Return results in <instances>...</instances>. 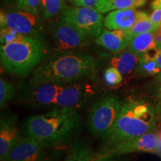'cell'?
Instances as JSON below:
<instances>
[{
	"instance_id": "1",
	"label": "cell",
	"mask_w": 161,
	"mask_h": 161,
	"mask_svg": "<svg viewBox=\"0 0 161 161\" xmlns=\"http://www.w3.org/2000/svg\"><path fill=\"white\" fill-rule=\"evenodd\" d=\"M97 65L91 55L60 51L34 70L29 84L52 82L66 84L93 77Z\"/></svg>"
},
{
	"instance_id": "2",
	"label": "cell",
	"mask_w": 161,
	"mask_h": 161,
	"mask_svg": "<svg viewBox=\"0 0 161 161\" xmlns=\"http://www.w3.org/2000/svg\"><path fill=\"white\" fill-rule=\"evenodd\" d=\"M80 125L75 108H59L26 121L28 135L46 144L58 143L71 135Z\"/></svg>"
},
{
	"instance_id": "3",
	"label": "cell",
	"mask_w": 161,
	"mask_h": 161,
	"mask_svg": "<svg viewBox=\"0 0 161 161\" xmlns=\"http://www.w3.org/2000/svg\"><path fill=\"white\" fill-rule=\"evenodd\" d=\"M155 122V116L149 104L139 101L125 103L106 138L108 147L152 132Z\"/></svg>"
},
{
	"instance_id": "4",
	"label": "cell",
	"mask_w": 161,
	"mask_h": 161,
	"mask_svg": "<svg viewBox=\"0 0 161 161\" xmlns=\"http://www.w3.org/2000/svg\"><path fill=\"white\" fill-rule=\"evenodd\" d=\"M48 52L47 46L40 38L25 36L18 41L1 44V64L12 75H27L43 63Z\"/></svg>"
},
{
	"instance_id": "5",
	"label": "cell",
	"mask_w": 161,
	"mask_h": 161,
	"mask_svg": "<svg viewBox=\"0 0 161 161\" xmlns=\"http://www.w3.org/2000/svg\"><path fill=\"white\" fill-rule=\"evenodd\" d=\"M120 101L116 96H108L92 105L88 115L90 132L98 137L106 139L120 111Z\"/></svg>"
},
{
	"instance_id": "6",
	"label": "cell",
	"mask_w": 161,
	"mask_h": 161,
	"mask_svg": "<svg viewBox=\"0 0 161 161\" xmlns=\"http://www.w3.org/2000/svg\"><path fill=\"white\" fill-rule=\"evenodd\" d=\"M60 18L90 37H97L104 26V18L96 8L66 6Z\"/></svg>"
},
{
	"instance_id": "7",
	"label": "cell",
	"mask_w": 161,
	"mask_h": 161,
	"mask_svg": "<svg viewBox=\"0 0 161 161\" xmlns=\"http://www.w3.org/2000/svg\"><path fill=\"white\" fill-rule=\"evenodd\" d=\"M0 25L1 28H11L21 35L36 38H40L42 31L38 16L17 8L1 11Z\"/></svg>"
},
{
	"instance_id": "8",
	"label": "cell",
	"mask_w": 161,
	"mask_h": 161,
	"mask_svg": "<svg viewBox=\"0 0 161 161\" xmlns=\"http://www.w3.org/2000/svg\"><path fill=\"white\" fill-rule=\"evenodd\" d=\"M134 152L157 153V134L154 132H148L137 137L122 141L113 145L102 152L98 157L113 156L116 157L122 154Z\"/></svg>"
},
{
	"instance_id": "9",
	"label": "cell",
	"mask_w": 161,
	"mask_h": 161,
	"mask_svg": "<svg viewBox=\"0 0 161 161\" xmlns=\"http://www.w3.org/2000/svg\"><path fill=\"white\" fill-rule=\"evenodd\" d=\"M53 37L60 51L69 52L81 49L87 44L88 36L61 19L54 25Z\"/></svg>"
},
{
	"instance_id": "10",
	"label": "cell",
	"mask_w": 161,
	"mask_h": 161,
	"mask_svg": "<svg viewBox=\"0 0 161 161\" xmlns=\"http://www.w3.org/2000/svg\"><path fill=\"white\" fill-rule=\"evenodd\" d=\"M46 145L43 141L29 135L20 138L4 161H38L43 159Z\"/></svg>"
},
{
	"instance_id": "11",
	"label": "cell",
	"mask_w": 161,
	"mask_h": 161,
	"mask_svg": "<svg viewBox=\"0 0 161 161\" xmlns=\"http://www.w3.org/2000/svg\"><path fill=\"white\" fill-rule=\"evenodd\" d=\"M66 84L43 82L29 84L25 90V98L29 103L37 105H52L58 94Z\"/></svg>"
},
{
	"instance_id": "12",
	"label": "cell",
	"mask_w": 161,
	"mask_h": 161,
	"mask_svg": "<svg viewBox=\"0 0 161 161\" xmlns=\"http://www.w3.org/2000/svg\"><path fill=\"white\" fill-rule=\"evenodd\" d=\"M20 139L14 114H3L0 121V161L5 160L10 151Z\"/></svg>"
},
{
	"instance_id": "13",
	"label": "cell",
	"mask_w": 161,
	"mask_h": 161,
	"mask_svg": "<svg viewBox=\"0 0 161 161\" xmlns=\"http://www.w3.org/2000/svg\"><path fill=\"white\" fill-rule=\"evenodd\" d=\"M130 39L126 31L102 29L96 38V43L108 51L118 53L129 46Z\"/></svg>"
},
{
	"instance_id": "14",
	"label": "cell",
	"mask_w": 161,
	"mask_h": 161,
	"mask_svg": "<svg viewBox=\"0 0 161 161\" xmlns=\"http://www.w3.org/2000/svg\"><path fill=\"white\" fill-rule=\"evenodd\" d=\"M139 11L136 9H120L112 11L104 19V26L109 30L128 31L135 24Z\"/></svg>"
},
{
	"instance_id": "15",
	"label": "cell",
	"mask_w": 161,
	"mask_h": 161,
	"mask_svg": "<svg viewBox=\"0 0 161 161\" xmlns=\"http://www.w3.org/2000/svg\"><path fill=\"white\" fill-rule=\"evenodd\" d=\"M87 90L81 84L65 85L58 94L52 106L59 108H75L86 99Z\"/></svg>"
},
{
	"instance_id": "16",
	"label": "cell",
	"mask_w": 161,
	"mask_h": 161,
	"mask_svg": "<svg viewBox=\"0 0 161 161\" xmlns=\"http://www.w3.org/2000/svg\"><path fill=\"white\" fill-rule=\"evenodd\" d=\"M128 49L139 58L158 51L154 41V31L137 35L130 39Z\"/></svg>"
},
{
	"instance_id": "17",
	"label": "cell",
	"mask_w": 161,
	"mask_h": 161,
	"mask_svg": "<svg viewBox=\"0 0 161 161\" xmlns=\"http://www.w3.org/2000/svg\"><path fill=\"white\" fill-rule=\"evenodd\" d=\"M116 54L110 59V66L118 69L122 75L129 74L136 69L140 58L129 49Z\"/></svg>"
},
{
	"instance_id": "18",
	"label": "cell",
	"mask_w": 161,
	"mask_h": 161,
	"mask_svg": "<svg viewBox=\"0 0 161 161\" xmlns=\"http://www.w3.org/2000/svg\"><path fill=\"white\" fill-rule=\"evenodd\" d=\"M146 3V0H100L96 8L102 14L115 10L136 9Z\"/></svg>"
},
{
	"instance_id": "19",
	"label": "cell",
	"mask_w": 161,
	"mask_h": 161,
	"mask_svg": "<svg viewBox=\"0 0 161 161\" xmlns=\"http://www.w3.org/2000/svg\"><path fill=\"white\" fill-rule=\"evenodd\" d=\"M157 52L147 54L140 58L135 69L139 75L142 76H154L158 75L161 72V69L159 67L154 58Z\"/></svg>"
},
{
	"instance_id": "20",
	"label": "cell",
	"mask_w": 161,
	"mask_h": 161,
	"mask_svg": "<svg viewBox=\"0 0 161 161\" xmlns=\"http://www.w3.org/2000/svg\"><path fill=\"white\" fill-rule=\"evenodd\" d=\"M158 25L152 23L150 19V16L146 12L139 11L138 19L134 25L128 31H126L128 37L131 39L134 36L146 32H153L157 29Z\"/></svg>"
},
{
	"instance_id": "21",
	"label": "cell",
	"mask_w": 161,
	"mask_h": 161,
	"mask_svg": "<svg viewBox=\"0 0 161 161\" xmlns=\"http://www.w3.org/2000/svg\"><path fill=\"white\" fill-rule=\"evenodd\" d=\"M65 7L64 0H40L42 17L46 20L61 13Z\"/></svg>"
},
{
	"instance_id": "22",
	"label": "cell",
	"mask_w": 161,
	"mask_h": 161,
	"mask_svg": "<svg viewBox=\"0 0 161 161\" xmlns=\"http://www.w3.org/2000/svg\"><path fill=\"white\" fill-rule=\"evenodd\" d=\"M92 153L90 147L84 144L74 146L64 161H92Z\"/></svg>"
},
{
	"instance_id": "23",
	"label": "cell",
	"mask_w": 161,
	"mask_h": 161,
	"mask_svg": "<svg viewBox=\"0 0 161 161\" xmlns=\"http://www.w3.org/2000/svg\"><path fill=\"white\" fill-rule=\"evenodd\" d=\"M16 96V90L13 84L3 78L0 80V106L3 108Z\"/></svg>"
},
{
	"instance_id": "24",
	"label": "cell",
	"mask_w": 161,
	"mask_h": 161,
	"mask_svg": "<svg viewBox=\"0 0 161 161\" xmlns=\"http://www.w3.org/2000/svg\"><path fill=\"white\" fill-rule=\"evenodd\" d=\"M16 8L38 16L40 10V0H17Z\"/></svg>"
},
{
	"instance_id": "25",
	"label": "cell",
	"mask_w": 161,
	"mask_h": 161,
	"mask_svg": "<svg viewBox=\"0 0 161 161\" xmlns=\"http://www.w3.org/2000/svg\"><path fill=\"white\" fill-rule=\"evenodd\" d=\"M25 35H21L19 32L8 27L1 28L0 31V42L1 44H7L23 39Z\"/></svg>"
},
{
	"instance_id": "26",
	"label": "cell",
	"mask_w": 161,
	"mask_h": 161,
	"mask_svg": "<svg viewBox=\"0 0 161 161\" xmlns=\"http://www.w3.org/2000/svg\"><path fill=\"white\" fill-rule=\"evenodd\" d=\"M104 80L105 83L109 86L117 85L122 82V74L116 68L111 66L104 71Z\"/></svg>"
},
{
	"instance_id": "27",
	"label": "cell",
	"mask_w": 161,
	"mask_h": 161,
	"mask_svg": "<svg viewBox=\"0 0 161 161\" xmlns=\"http://www.w3.org/2000/svg\"><path fill=\"white\" fill-rule=\"evenodd\" d=\"M100 0H69V2L75 6L96 8Z\"/></svg>"
},
{
	"instance_id": "28",
	"label": "cell",
	"mask_w": 161,
	"mask_h": 161,
	"mask_svg": "<svg viewBox=\"0 0 161 161\" xmlns=\"http://www.w3.org/2000/svg\"><path fill=\"white\" fill-rule=\"evenodd\" d=\"M150 19L152 20V23L155 25H159L161 24V8L154 9L152 12V14L150 15Z\"/></svg>"
},
{
	"instance_id": "29",
	"label": "cell",
	"mask_w": 161,
	"mask_h": 161,
	"mask_svg": "<svg viewBox=\"0 0 161 161\" xmlns=\"http://www.w3.org/2000/svg\"><path fill=\"white\" fill-rule=\"evenodd\" d=\"M154 35L157 49L161 50V24L158 25L157 29L154 31Z\"/></svg>"
},
{
	"instance_id": "30",
	"label": "cell",
	"mask_w": 161,
	"mask_h": 161,
	"mask_svg": "<svg viewBox=\"0 0 161 161\" xmlns=\"http://www.w3.org/2000/svg\"><path fill=\"white\" fill-rule=\"evenodd\" d=\"M157 134V153L160 157H161V128L158 132L156 133Z\"/></svg>"
},
{
	"instance_id": "31",
	"label": "cell",
	"mask_w": 161,
	"mask_h": 161,
	"mask_svg": "<svg viewBox=\"0 0 161 161\" xmlns=\"http://www.w3.org/2000/svg\"><path fill=\"white\" fill-rule=\"evenodd\" d=\"M92 161H118L117 159L115 158V157L113 156H104V157H98L93 159Z\"/></svg>"
},
{
	"instance_id": "32",
	"label": "cell",
	"mask_w": 161,
	"mask_h": 161,
	"mask_svg": "<svg viewBox=\"0 0 161 161\" xmlns=\"http://www.w3.org/2000/svg\"><path fill=\"white\" fill-rule=\"evenodd\" d=\"M151 7L153 10L161 8V0H153L152 4H151Z\"/></svg>"
},
{
	"instance_id": "33",
	"label": "cell",
	"mask_w": 161,
	"mask_h": 161,
	"mask_svg": "<svg viewBox=\"0 0 161 161\" xmlns=\"http://www.w3.org/2000/svg\"><path fill=\"white\" fill-rule=\"evenodd\" d=\"M154 58H155V60L158 65L159 66V67L161 69V50H158Z\"/></svg>"
},
{
	"instance_id": "34",
	"label": "cell",
	"mask_w": 161,
	"mask_h": 161,
	"mask_svg": "<svg viewBox=\"0 0 161 161\" xmlns=\"http://www.w3.org/2000/svg\"><path fill=\"white\" fill-rule=\"evenodd\" d=\"M5 4H11L14 3H16L17 0H2Z\"/></svg>"
},
{
	"instance_id": "35",
	"label": "cell",
	"mask_w": 161,
	"mask_h": 161,
	"mask_svg": "<svg viewBox=\"0 0 161 161\" xmlns=\"http://www.w3.org/2000/svg\"><path fill=\"white\" fill-rule=\"evenodd\" d=\"M158 79L159 80V81L161 83V72L158 75Z\"/></svg>"
},
{
	"instance_id": "36",
	"label": "cell",
	"mask_w": 161,
	"mask_h": 161,
	"mask_svg": "<svg viewBox=\"0 0 161 161\" xmlns=\"http://www.w3.org/2000/svg\"><path fill=\"white\" fill-rule=\"evenodd\" d=\"M38 161H47V160H44V159H41V160H38Z\"/></svg>"
}]
</instances>
